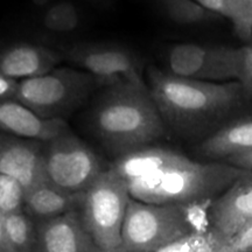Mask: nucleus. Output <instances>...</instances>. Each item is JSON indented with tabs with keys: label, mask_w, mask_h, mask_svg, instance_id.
I'll use <instances>...</instances> for the list:
<instances>
[{
	"label": "nucleus",
	"mask_w": 252,
	"mask_h": 252,
	"mask_svg": "<svg viewBox=\"0 0 252 252\" xmlns=\"http://www.w3.org/2000/svg\"><path fill=\"white\" fill-rule=\"evenodd\" d=\"M147 86L160 115L176 133L194 135L241 104L238 81L226 83L176 76L156 65L147 69Z\"/></svg>",
	"instance_id": "1"
},
{
	"label": "nucleus",
	"mask_w": 252,
	"mask_h": 252,
	"mask_svg": "<svg viewBox=\"0 0 252 252\" xmlns=\"http://www.w3.org/2000/svg\"><path fill=\"white\" fill-rule=\"evenodd\" d=\"M89 115L93 133L118 157L145 149L165 134L149 86L118 82L100 89Z\"/></svg>",
	"instance_id": "2"
},
{
	"label": "nucleus",
	"mask_w": 252,
	"mask_h": 252,
	"mask_svg": "<svg viewBox=\"0 0 252 252\" xmlns=\"http://www.w3.org/2000/svg\"><path fill=\"white\" fill-rule=\"evenodd\" d=\"M226 162H197L176 152L166 165L127 181L132 198L149 204H194L214 201L244 174Z\"/></svg>",
	"instance_id": "3"
},
{
	"label": "nucleus",
	"mask_w": 252,
	"mask_h": 252,
	"mask_svg": "<svg viewBox=\"0 0 252 252\" xmlns=\"http://www.w3.org/2000/svg\"><path fill=\"white\" fill-rule=\"evenodd\" d=\"M212 203L149 204L131 197L122 229L121 249L157 252L189 235L209 231Z\"/></svg>",
	"instance_id": "4"
},
{
	"label": "nucleus",
	"mask_w": 252,
	"mask_h": 252,
	"mask_svg": "<svg viewBox=\"0 0 252 252\" xmlns=\"http://www.w3.org/2000/svg\"><path fill=\"white\" fill-rule=\"evenodd\" d=\"M105 87L102 80L82 69L56 68L42 76L20 80L15 102L40 117L64 119L81 108L94 90Z\"/></svg>",
	"instance_id": "5"
},
{
	"label": "nucleus",
	"mask_w": 252,
	"mask_h": 252,
	"mask_svg": "<svg viewBox=\"0 0 252 252\" xmlns=\"http://www.w3.org/2000/svg\"><path fill=\"white\" fill-rule=\"evenodd\" d=\"M131 200L127 185L112 168L105 169L84 193L80 213L100 250L122 245V229Z\"/></svg>",
	"instance_id": "6"
},
{
	"label": "nucleus",
	"mask_w": 252,
	"mask_h": 252,
	"mask_svg": "<svg viewBox=\"0 0 252 252\" xmlns=\"http://www.w3.org/2000/svg\"><path fill=\"white\" fill-rule=\"evenodd\" d=\"M43 144L48 181L61 190L84 193L105 171L98 156L71 131Z\"/></svg>",
	"instance_id": "7"
},
{
	"label": "nucleus",
	"mask_w": 252,
	"mask_h": 252,
	"mask_svg": "<svg viewBox=\"0 0 252 252\" xmlns=\"http://www.w3.org/2000/svg\"><path fill=\"white\" fill-rule=\"evenodd\" d=\"M241 64L242 48L185 42L173 46L168 53L169 72L197 81H238Z\"/></svg>",
	"instance_id": "8"
},
{
	"label": "nucleus",
	"mask_w": 252,
	"mask_h": 252,
	"mask_svg": "<svg viewBox=\"0 0 252 252\" xmlns=\"http://www.w3.org/2000/svg\"><path fill=\"white\" fill-rule=\"evenodd\" d=\"M63 55L72 64L102 80L106 87L118 82L147 86L141 76L140 62L124 47L112 43L82 42L69 47Z\"/></svg>",
	"instance_id": "9"
},
{
	"label": "nucleus",
	"mask_w": 252,
	"mask_h": 252,
	"mask_svg": "<svg viewBox=\"0 0 252 252\" xmlns=\"http://www.w3.org/2000/svg\"><path fill=\"white\" fill-rule=\"evenodd\" d=\"M250 223H252V171H248L213 201L209 209V232L220 248Z\"/></svg>",
	"instance_id": "10"
},
{
	"label": "nucleus",
	"mask_w": 252,
	"mask_h": 252,
	"mask_svg": "<svg viewBox=\"0 0 252 252\" xmlns=\"http://www.w3.org/2000/svg\"><path fill=\"white\" fill-rule=\"evenodd\" d=\"M0 174L18 180L26 195L40 186L49 184L45 150L40 141L2 133L0 141Z\"/></svg>",
	"instance_id": "11"
},
{
	"label": "nucleus",
	"mask_w": 252,
	"mask_h": 252,
	"mask_svg": "<svg viewBox=\"0 0 252 252\" xmlns=\"http://www.w3.org/2000/svg\"><path fill=\"white\" fill-rule=\"evenodd\" d=\"M89 234L80 210L40 220L36 226V252H100Z\"/></svg>",
	"instance_id": "12"
},
{
	"label": "nucleus",
	"mask_w": 252,
	"mask_h": 252,
	"mask_svg": "<svg viewBox=\"0 0 252 252\" xmlns=\"http://www.w3.org/2000/svg\"><path fill=\"white\" fill-rule=\"evenodd\" d=\"M0 126L5 133L42 144L71 131L64 119L40 117L15 100L0 104Z\"/></svg>",
	"instance_id": "13"
},
{
	"label": "nucleus",
	"mask_w": 252,
	"mask_h": 252,
	"mask_svg": "<svg viewBox=\"0 0 252 252\" xmlns=\"http://www.w3.org/2000/svg\"><path fill=\"white\" fill-rule=\"evenodd\" d=\"M62 60H64L63 53L48 47L27 42L14 43L1 53L0 72L18 80L39 77L58 68Z\"/></svg>",
	"instance_id": "14"
},
{
	"label": "nucleus",
	"mask_w": 252,
	"mask_h": 252,
	"mask_svg": "<svg viewBox=\"0 0 252 252\" xmlns=\"http://www.w3.org/2000/svg\"><path fill=\"white\" fill-rule=\"evenodd\" d=\"M249 151H252V117L220 128L200 145L201 154L215 160H226Z\"/></svg>",
	"instance_id": "15"
},
{
	"label": "nucleus",
	"mask_w": 252,
	"mask_h": 252,
	"mask_svg": "<svg viewBox=\"0 0 252 252\" xmlns=\"http://www.w3.org/2000/svg\"><path fill=\"white\" fill-rule=\"evenodd\" d=\"M84 193L71 194L50 184L42 185L26 195L25 212L40 220L55 219L72 210H80Z\"/></svg>",
	"instance_id": "16"
},
{
	"label": "nucleus",
	"mask_w": 252,
	"mask_h": 252,
	"mask_svg": "<svg viewBox=\"0 0 252 252\" xmlns=\"http://www.w3.org/2000/svg\"><path fill=\"white\" fill-rule=\"evenodd\" d=\"M36 229L26 212L0 216V252H35Z\"/></svg>",
	"instance_id": "17"
},
{
	"label": "nucleus",
	"mask_w": 252,
	"mask_h": 252,
	"mask_svg": "<svg viewBox=\"0 0 252 252\" xmlns=\"http://www.w3.org/2000/svg\"><path fill=\"white\" fill-rule=\"evenodd\" d=\"M165 13L178 25H196L213 20L217 14L208 11L195 0H160Z\"/></svg>",
	"instance_id": "18"
},
{
	"label": "nucleus",
	"mask_w": 252,
	"mask_h": 252,
	"mask_svg": "<svg viewBox=\"0 0 252 252\" xmlns=\"http://www.w3.org/2000/svg\"><path fill=\"white\" fill-rule=\"evenodd\" d=\"M80 24V15L75 5L70 1H60L47 9L43 25L47 30L56 33H69L76 30Z\"/></svg>",
	"instance_id": "19"
},
{
	"label": "nucleus",
	"mask_w": 252,
	"mask_h": 252,
	"mask_svg": "<svg viewBox=\"0 0 252 252\" xmlns=\"http://www.w3.org/2000/svg\"><path fill=\"white\" fill-rule=\"evenodd\" d=\"M26 191L12 176L0 174V216L25 212Z\"/></svg>",
	"instance_id": "20"
},
{
	"label": "nucleus",
	"mask_w": 252,
	"mask_h": 252,
	"mask_svg": "<svg viewBox=\"0 0 252 252\" xmlns=\"http://www.w3.org/2000/svg\"><path fill=\"white\" fill-rule=\"evenodd\" d=\"M219 244L209 231L189 235L157 252H217Z\"/></svg>",
	"instance_id": "21"
},
{
	"label": "nucleus",
	"mask_w": 252,
	"mask_h": 252,
	"mask_svg": "<svg viewBox=\"0 0 252 252\" xmlns=\"http://www.w3.org/2000/svg\"><path fill=\"white\" fill-rule=\"evenodd\" d=\"M236 34L244 41L252 39V0H225Z\"/></svg>",
	"instance_id": "22"
},
{
	"label": "nucleus",
	"mask_w": 252,
	"mask_h": 252,
	"mask_svg": "<svg viewBox=\"0 0 252 252\" xmlns=\"http://www.w3.org/2000/svg\"><path fill=\"white\" fill-rule=\"evenodd\" d=\"M217 252H252V223L239 230Z\"/></svg>",
	"instance_id": "23"
},
{
	"label": "nucleus",
	"mask_w": 252,
	"mask_h": 252,
	"mask_svg": "<svg viewBox=\"0 0 252 252\" xmlns=\"http://www.w3.org/2000/svg\"><path fill=\"white\" fill-rule=\"evenodd\" d=\"M238 82L243 89L244 98L252 99V43L242 47L241 75Z\"/></svg>",
	"instance_id": "24"
},
{
	"label": "nucleus",
	"mask_w": 252,
	"mask_h": 252,
	"mask_svg": "<svg viewBox=\"0 0 252 252\" xmlns=\"http://www.w3.org/2000/svg\"><path fill=\"white\" fill-rule=\"evenodd\" d=\"M19 88H20V81L18 78L0 75V99H1V103L17 100Z\"/></svg>",
	"instance_id": "25"
},
{
	"label": "nucleus",
	"mask_w": 252,
	"mask_h": 252,
	"mask_svg": "<svg viewBox=\"0 0 252 252\" xmlns=\"http://www.w3.org/2000/svg\"><path fill=\"white\" fill-rule=\"evenodd\" d=\"M195 1L208 9V11L213 12L217 15H222V17L229 19L231 21L232 14L225 0H195Z\"/></svg>",
	"instance_id": "26"
},
{
	"label": "nucleus",
	"mask_w": 252,
	"mask_h": 252,
	"mask_svg": "<svg viewBox=\"0 0 252 252\" xmlns=\"http://www.w3.org/2000/svg\"><path fill=\"white\" fill-rule=\"evenodd\" d=\"M225 162L241 169H245V171H252V151L229 158L225 160Z\"/></svg>",
	"instance_id": "27"
},
{
	"label": "nucleus",
	"mask_w": 252,
	"mask_h": 252,
	"mask_svg": "<svg viewBox=\"0 0 252 252\" xmlns=\"http://www.w3.org/2000/svg\"><path fill=\"white\" fill-rule=\"evenodd\" d=\"M88 4L94 6L97 8L108 9L115 5L116 0H86Z\"/></svg>",
	"instance_id": "28"
},
{
	"label": "nucleus",
	"mask_w": 252,
	"mask_h": 252,
	"mask_svg": "<svg viewBox=\"0 0 252 252\" xmlns=\"http://www.w3.org/2000/svg\"><path fill=\"white\" fill-rule=\"evenodd\" d=\"M32 2L36 6H46L49 2V0H32Z\"/></svg>",
	"instance_id": "29"
},
{
	"label": "nucleus",
	"mask_w": 252,
	"mask_h": 252,
	"mask_svg": "<svg viewBox=\"0 0 252 252\" xmlns=\"http://www.w3.org/2000/svg\"><path fill=\"white\" fill-rule=\"evenodd\" d=\"M100 252H127V251H125V250H123V249H116V250H108V251H100Z\"/></svg>",
	"instance_id": "30"
}]
</instances>
